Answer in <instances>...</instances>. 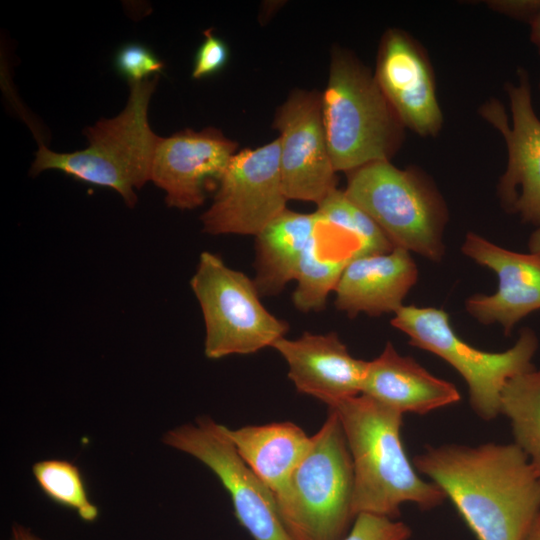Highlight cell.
I'll return each mask as SVG.
<instances>
[{
	"mask_svg": "<svg viewBox=\"0 0 540 540\" xmlns=\"http://www.w3.org/2000/svg\"><path fill=\"white\" fill-rule=\"evenodd\" d=\"M539 89H540V83H539Z\"/></svg>",
	"mask_w": 540,
	"mask_h": 540,
	"instance_id": "obj_32",
	"label": "cell"
},
{
	"mask_svg": "<svg viewBox=\"0 0 540 540\" xmlns=\"http://www.w3.org/2000/svg\"><path fill=\"white\" fill-rule=\"evenodd\" d=\"M280 172V139L244 149L220 177L211 206L201 216L211 235L256 236L286 209Z\"/></svg>",
	"mask_w": 540,
	"mask_h": 540,
	"instance_id": "obj_10",
	"label": "cell"
},
{
	"mask_svg": "<svg viewBox=\"0 0 540 540\" xmlns=\"http://www.w3.org/2000/svg\"><path fill=\"white\" fill-rule=\"evenodd\" d=\"M315 213L321 223L341 230L356 241V256L385 253L394 248L376 222L338 188L317 205Z\"/></svg>",
	"mask_w": 540,
	"mask_h": 540,
	"instance_id": "obj_23",
	"label": "cell"
},
{
	"mask_svg": "<svg viewBox=\"0 0 540 540\" xmlns=\"http://www.w3.org/2000/svg\"><path fill=\"white\" fill-rule=\"evenodd\" d=\"M412 531L404 522L362 513L342 540H408Z\"/></svg>",
	"mask_w": 540,
	"mask_h": 540,
	"instance_id": "obj_26",
	"label": "cell"
},
{
	"mask_svg": "<svg viewBox=\"0 0 540 540\" xmlns=\"http://www.w3.org/2000/svg\"><path fill=\"white\" fill-rule=\"evenodd\" d=\"M319 228L307 246L299 264L297 286L292 302L301 312H316L325 307L329 294L335 290L352 256L330 257L320 253Z\"/></svg>",
	"mask_w": 540,
	"mask_h": 540,
	"instance_id": "obj_22",
	"label": "cell"
},
{
	"mask_svg": "<svg viewBox=\"0 0 540 540\" xmlns=\"http://www.w3.org/2000/svg\"><path fill=\"white\" fill-rule=\"evenodd\" d=\"M361 394L402 414L424 415L460 400L454 384L434 376L412 357L399 354L391 342L368 361Z\"/></svg>",
	"mask_w": 540,
	"mask_h": 540,
	"instance_id": "obj_18",
	"label": "cell"
},
{
	"mask_svg": "<svg viewBox=\"0 0 540 540\" xmlns=\"http://www.w3.org/2000/svg\"><path fill=\"white\" fill-rule=\"evenodd\" d=\"M114 65L129 84L147 80L149 76H158L164 69V63L156 54L139 43H128L120 47L115 54Z\"/></svg>",
	"mask_w": 540,
	"mask_h": 540,
	"instance_id": "obj_25",
	"label": "cell"
},
{
	"mask_svg": "<svg viewBox=\"0 0 540 540\" xmlns=\"http://www.w3.org/2000/svg\"><path fill=\"white\" fill-rule=\"evenodd\" d=\"M32 472L41 491L54 503L75 511L85 522L98 518L99 510L90 501L75 464L61 459L42 460L33 465Z\"/></svg>",
	"mask_w": 540,
	"mask_h": 540,
	"instance_id": "obj_24",
	"label": "cell"
},
{
	"mask_svg": "<svg viewBox=\"0 0 540 540\" xmlns=\"http://www.w3.org/2000/svg\"><path fill=\"white\" fill-rule=\"evenodd\" d=\"M280 172L287 200L320 204L337 189L323 122L322 95L295 91L277 110Z\"/></svg>",
	"mask_w": 540,
	"mask_h": 540,
	"instance_id": "obj_12",
	"label": "cell"
},
{
	"mask_svg": "<svg viewBox=\"0 0 540 540\" xmlns=\"http://www.w3.org/2000/svg\"><path fill=\"white\" fill-rule=\"evenodd\" d=\"M413 465L444 492L477 540H522L540 512V475L515 443L429 446Z\"/></svg>",
	"mask_w": 540,
	"mask_h": 540,
	"instance_id": "obj_1",
	"label": "cell"
},
{
	"mask_svg": "<svg viewBox=\"0 0 540 540\" xmlns=\"http://www.w3.org/2000/svg\"><path fill=\"white\" fill-rule=\"evenodd\" d=\"M224 433L248 467L276 493L312 446V436L290 421L246 425Z\"/></svg>",
	"mask_w": 540,
	"mask_h": 540,
	"instance_id": "obj_19",
	"label": "cell"
},
{
	"mask_svg": "<svg viewBox=\"0 0 540 540\" xmlns=\"http://www.w3.org/2000/svg\"><path fill=\"white\" fill-rule=\"evenodd\" d=\"M10 540H42L35 535L29 528L20 524H14L11 528Z\"/></svg>",
	"mask_w": 540,
	"mask_h": 540,
	"instance_id": "obj_29",
	"label": "cell"
},
{
	"mask_svg": "<svg viewBox=\"0 0 540 540\" xmlns=\"http://www.w3.org/2000/svg\"><path fill=\"white\" fill-rule=\"evenodd\" d=\"M163 442L198 459L216 475L230 496L236 519L253 540H294L274 493L242 460L222 424L201 416L195 424L168 431Z\"/></svg>",
	"mask_w": 540,
	"mask_h": 540,
	"instance_id": "obj_9",
	"label": "cell"
},
{
	"mask_svg": "<svg viewBox=\"0 0 540 540\" xmlns=\"http://www.w3.org/2000/svg\"><path fill=\"white\" fill-rule=\"evenodd\" d=\"M391 325L409 337V343L431 352L452 366L468 386L472 410L483 420L500 414V397L506 383L534 367L539 341L523 328L515 344L503 352H487L466 343L453 330L448 314L434 307L402 306Z\"/></svg>",
	"mask_w": 540,
	"mask_h": 540,
	"instance_id": "obj_7",
	"label": "cell"
},
{
	"mask_svg": "<svg viewBox=\"0 0 540 540\" xmlns=\"http://www.w3.org/2000/svg\"><path fill=\"white\" fill-rule=\"evenodd\" d=\"M336 412L351 455L353 512L396 519L405 503L429 510L446 496L422 479L401 437L403 414L360 394L329 407Z\"/></svg>",
	"mask_w": 540,
	"mask_h": 540,
	"instance_id": "obj_2",
	"label": "cell"
},
{
	"mask_svg": "<svg viewBox=\"0 0 540 540\" xmlns=\"http://www.w3.org/2000/svg\"><path fill=\"white\" fill-rule=\"evenodd\" d=\"M318 228L315 212L306 214L286 208L255 236L254 282L260 295H276L296 279L302 256Z\"/></svg>",
	"mask_w": 540,
	"mask_h": 540,
	"instance_id": "obj_20",
	"label": "cell"
},
{
	"mask_svg": "<svg viewBox=\"0 0 540 540\" xmlns=\"http://www.w3.org/2000/svg\"><path fill=\"white\" fill-rule=\"evenodd\" d=\"M522 540H540V512L528 528Z\"/></svg>",
	"mask_w": 540,
	"mask_h": 540,
	"instance_id": "obj_31",
	"label": "cell"
},
{
	"mask_svg": "<svg viewBox=\"0 0 540 540\" xmlns=\"http://www.w3.org/2000/svg\"><path fill=\"white\" fill-rule=\"evenodd\" d=\"M530 24V40L540 54V11Z\"/></svg>",
	"mask_w": 540,
	"mask_h": 540,
	"instance_id": "obj_30",
	"label": "cell"
},
{
	"mask_svg": "<svg viewBox=\"0 0 540 540\" xmlns=\"http://www.w3.org/2000/svg\"><path fill=\"white\" fill-rule=\"evenodd\" d=\"M159 76L131 83L125 108L113 118H102L84 131L89 145L70 153L39 146L30 173L59 170L92 185L116 191L125 204L137 202L136 190L151 179L159 136L151 129L148 108Z\"/></svg>",
	"mask_w": 540,
	"mask_h": 540,
	"instance_id": "obj_3",
	"label": "cell"
},
{
	"mask_svg": "<svg viewBox=\"0 0 540 540\" xmlns=\"http://www.w3.org/2000/svg\"><path fill=\"white\" fill-rule=\"evenodd\" d=\"M205 39L199 46L193 63L192 77L202 79L218 73L224 68L229 58L226 43L217 37L213 29L204 31Z\"/></svg>",
	"mask_w": 540,
	"mask_h": 540,
	"instance_id": "obj_27",
	"label": "cell"
},
{
	"mask_svg": "<svg viewBox=\"0 0 540 540\" xmlns=\"http://www.w3.org/2000/svg\"><path fill=\"white\" fill-rule=\"evenodd\" d=\"M462 252L498 277L496 292L475 294L465 302L467 312L477 321L498 323L508 335L524 317L540 310L539 252L508 250L473 232L466 235Z\"/></svg>",
	"mask_w": 540,
	"mask_h": 540,
	"instance_id": "obj_15",
	"label": "cell"
},
{
	"mask_svg": "<svg viewBox=\"0 0 540 540\" xmlns=\"http://www.w3.org/2000/svg\"><path fill=\"white\" fill-rule=\"evenodd\" d=\"M236 149V142L212 127L160 137L150 181L164 191L169 207L194 209L203 204L211 185L217 187Z\"/></svg>",
	"mask_w": 540,
	"mask_h": 540,
	"instance_id": "obj_14",
	"label": "cell"
},
{
	"mask_svg": "<svg viewBox=\"0 0 540 540\" xmlns=\"http://www.w3.org/2000/svg\"><path fill=\"white\" fill-rule=\"evenodd\" d=\"M205 325L208 359L256 353L285 337L288 324L262 304L254 280L203 251L190 280Z\"/></svg>",
	"mask_w": 540,
	"mask_h": 540,
	"instance_id": "obj_8",
	"label": "cell"
},
{
	"mask_svg": "<svg viewBox=\"0 0 540 540\" xmlns=\"http://www.w3.org/2000/svg\"><path fill=\"white\" fill-rule=\"evenodd\" d=\"M500 414L510 422L514 442L540 475V368L511 378L500 397Z\"/></svg>",
	"mask_w": 540,
	"mask_h": 540,
	"instance_id": "obj_21",
	"label": "cell"
},
{
	"mask_svg": "<svg viewBox=\"0 0 540 540\" xmlns=\"http://www.w3.org/2000/svg\"><path fill=\"white\" fill-rule=\"evenodd\" d=\"M347 174L345 194L376 222L394 247L434 262L442 259L448 210L422 171L375 161Z\"/></svg>",
	"mask_w": 540,
	"mask_h": 540,
	"instance_id": "obj_6",
	"label": "cell"
},
{
	"mask_svg": "<svg viewBox=\"0 0 540 540\" xmlns=\"http://www.w3.org/2000/svg\"><path fill=\"white\" fill-rule=\"evenodd\" d=\"M487 5L498 13L529 23L540 11V0H493Z\"/></svg>",
	"mask_w": 540,
	"mask_h": 540,
	"instance_id": "obj_28",
	"label": "cell"
},
{
	"mask_svg": "<svg viewBox=\"0 0 540 540\" xmlns=\"http://www.w3.org/2000/svg\"><path fill=\"white\" fill-rule=\"evenodd\" d=\"M272 348L286 361L298 392L328 407L361 394L368 361L353 357L335 332L282 337Z\"/></svg>",
	"mask_w": 540,
	"mask_h": 540,
	"instance_id": "obj_16",
	"label": "cell"
},
{
	"mask_svg": "<svg viewBox=\"0 0 540 540\" xmlns=\"http://www.w3.org/2000/svg\"><path fill=\"white\" fill-rule=\"evenodd\" d=\"M512 125L497 99L486 101L479 114L505 139L508 162L498 184L502 205L523 222L540 227V119L531 97L528 72L517 69V83H508Z\"/></svg>",
	"mask_w": 540,
	"mask_h": 540,
	"instance_id": "obj_11",
	"label": "cell"
},
{
	"mask_svg": "<svg viewBox=\"0 0 540 540\" xmlns=\"http://www.w3.org/2000/svg\"><path fill=\"white\" fill-rule=\"evenodd\" d=\"M351 455L336 412L329 409L312 446L288 481L274 493L294 540H342L356 516Z\"/></svg>",
	"mask_w": 540,
	"mask_h": 540,
	"instance_id": "obj_4",
	"label": "cell"
},
{
	"mask_svg": "<svg viewBox=\"0 0 540 540\" xmlns=\"http://www.w3.org/2000/svg\"><path fill=\"white\" fill-rule=\"evenodd\" d=\"M322 113L335 170L349 173L375 161H390L405 127L374 75L349 52L334 51Z\"/></svg>",
	"mask_w": 540,
	"mask_h": 540,
	"instance_id": "obj_5",
	"label": "cell"
},
{
	"mask_svg": "<svg viewBox=\"0 0 540 540\" xmlns=\"http://www.w3.org/2000/svg\"><path fill=\"white\" fill-rule=\"evenodd\" d=\"M417 279V266L405 249L352 257L334 290L335 306L350 318L395 314Z\"/></svg>",
	"mask_w": 540,
	"mask_h": 540,
	"instance_id": "obj_17",
	"label": "cell"
},
{
	"mask_svg": "<svg viewBox=\"0 0 540 540\" xmlns=\"http://www.w3.org/2000/svg\"><path fill=\"white\" fill-rule=\"evenodd\" d=\"M374 77L405 128L422 137L438 135L443 114L434 70L415 38L404 30L388 29L380 42Z\"/></svg>",
	"mask_w": 540,
	"mask_h": 540,
	"instance_id": "obj_13",
	"label": "cell"
}]
</instances>
